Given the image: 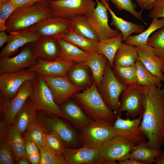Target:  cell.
I'll return each instance as SVG.
<instances>
[{"instance_id":"obj_1","label":"cell","mask_w":164,"mask_h":164,"mask_svg":"<svg viewBox=\"0 0 164 164\" xmlns=\"http://www.w3.org/2000/svg\"><path fill=\"white\" fill-rule=\"evenodd\" d=\"M140 128L150 148L161 150L164 143V92L161 87L147 89L142 95Z\"/></svg>"},{"instance_id":"obj_2","label":"cell","mask_w":164,"mask_h":164,"mask_svg":"<svg viewBox=\"0 0 164 164\" xmlns=\"http://www.w3.org/2000/svg\"><path fill=\"white\" fill-rule=\"evenodd\" d=\"M73 100L91 119L104 120L113 123L118 114L108 107L94 82L82 92L73 97Z\"/></svg>"},{"instance_id":"obj_3","label":"cell","mask_w":164,"mask_h":164,"mask_svg":"<svg viewBox=\"0 0 164 164\" xmlns=\"http://www.w3.org/2000/svg\"><path fill=\"white\" fill-rule=\"evenodd\" d=\"M52 14L47 0L30 7L16 8L6 22L5 31L10 33L28 28Z\"/></svg>"},{"instance_id":"obj_4","label":"cell","mask_w":164,"mask_h":164,"mask_svg":"<svg viewBox=\"0 0 164 164\" xmlns=\"http://www.w3.org/2000/svg\"><path fill=\"white\" fill-rule=\"evenodd\" d=\"M32 81L33 90L29 98L37 110L60 117V107L55 102L52 92L43 78L37 73Z\"/></svg>"},{"instance_id":"obj_5","label":"cell","mask_w":164,"mask_h":164,"mask_svg":"<svg viewBox=\"0 0 164 164\" xmlns=\"http://www.w3.org/2000/svg\"><path fill=\"white\" fill-rule=\"evenodd\" d=\"M42 116L39 123L43 128L57 136L66 148H76L82 146L80 133L59 117L48 115Z\"/></svg>"},{"instance_id":"obj_6","label":"cell","mask_w":164,"mask_h":164,"mask_svg":"<svg viewBox=\"0 0 164 164\" xmlns=\"http://www.w3.org/2000/svg\"><path fill=\"white\" fill-rule=\"evenodd\" d=\"M82 146L97 149L117 135L113 123L104 120H92L81 130Z\"/></svg>"},{"instance_id":"obj_7","label":"cell","mask_w":164,"mask_h":164,"mask_svg":"<svg viewBox=\"0 0 164 164\" xmlns=\"http://www.w3.org/2000/svg\"><path fill=\"white\" fill-rule=\"evenodd\" d=\"M97 87L108 107L117 114L120 106V97L127 87L116 77L108 61L102 81Z\"/></svg>"},{"instance_id":"obj_8","label":"cell","mask_w":164,"mask_h":164,"mask_svg":"<svg viewBox=\"0 0 164 164\" xmlns=\"http://www.w3.org/2000/svg\"><path fill=\"white\" fill-rule=\"evenodd\" d=\"M53 15L70 19L91 12L96 5L94 0H48Z\"/></svg>"},{"instance_id":"obj_9","label":"cell","mask_w":164,"mask_h":164,"mask_svg":"<svg viewBox=\"0 0 164 164\" xmlns=\"http://www.w3.org/2000/svg\"><path fill=\"white\" fill-rule=\"evenodd\" d=\"M135 145L118 135L109 139L97 148L106 164H118L116 162L128 159Z\"/></svg>"},{"instance_id":"obj_10","label":"cell","mask_w":164,"mask_h":164,"mask_svg":"<svg viewBox=\"0 0 164 164\" xmlns=\"http://www.w3.org/2000/svg\"><path fill=\"white\" fill-rule=\"evenodd\" d=\"M96 6L90 13L85 15L88 22L94 29L102 41L114 37L121 33L117 29H112L108 24V10L100 0H95Z\"/></svg>"},{"instance_id":"obj_11","label":"cell","mask_w":164,"mask_h":164,"mask_svg":"<svg viewBox=\"0 0 164 164\" xmlns=\"http://www.w3.org/2000/svg\"><path fill=\"white\" fill-rule=\"evenodd\" d=\"M30 27L33 29L41 36L56 39L62 38L72 30L70 19L53 14Z\"/></svg>"},{"instance_id":"obj_12","label":"cell","mask_w":164,"mask_h":164,"mask_svg":"<svg viewBox=\"0 0 164 164\" xmlns=\"http://www.w3.org/2000/svg\"><path fill=\"white\" fill-rule=\"evenodd\" d=\"M147 89L138 84L127 87L121 94L117 114L125 112L127 117L133 119L140 115L143 110L142 95Z\"/></svg>"},{"instance_id":"obj_13","label":"cell","mask_w":164,"mask_h":164,"mask_svg":"<svg viewBox=\"0 0 164 164\" xmlns=\"http://www.w3.org/2000/svg\"><path fill=\"white\" fill-rule=\"evenodd\" d=\"M37 74L35 72L25 69L0 73V92L9 101L15 97L25 82L32 80Z\"/></svg>"},{"instance_id":"obj_14","label":"cell","mask_w":164,"mask_h":164,"mask_svg":"<svg viewBox=\"0 0 164 164\" xmlns=\"http://www.w3.org/2000/svg\"><path fill=\"white\" fill-rule=\"evenodd\" d=\"M41 75L50 89L55 102L59 106L83 89L74 84L67 75L63 77Z\"/></svg>"},{"instance_id":"obj_15","label":"cell","mask_w":164,"mask_h":164,"mask_svg":"<svg viewBox=\"0 0 164 164\" xmlns=\"http://www.w3.org/2000/svg\"><path fill=\"white\" fill-rule=\"evenodd\" d=\"M142 114L138 118L132 120L129 117H127V119H123L121 118V115L118 114L115 121L113 123L117 135L124 137L135 145L146 141V137L140 127Z\"/></svg>"},{"instance_id":"obj_16","label":"cell","mask_w":164,"mask_h":164,"mask_svg":"<svg viewBox=\"0 0 164 164\" xmlns=\"http://www.w3.org/2000/svg\"><path fill=\"white\" fill-rule=\"evenodd\" d=\"M38 59L32 50L30 43L28 44L17 55L12 57H0V74L28 68L36 62Z\"/></svg>"},{"instance_id":"obj_17","label":"cell","mask_w":164,"mask_h":164,"mask_svg":"<svg viewBox=\"0 0 164 164\" xmlns=\"http://www.w3.org/2000/svg\"><path fill=\"white\" fill-rule=\"evenodd\" d=\"M63 154L67 164H106L96 148L86 146L65 148Z\"/></svg>"},{"instance_id":"obj_18","label":"cell","mask_w":164,"mask_h":164,"mask_svg":"<svg viewBox=\"0 0 164 164\" xmlns=\"http://www.w3.org/2000/svg\"><path fill=\"white\" fill-rule=\"evenodd\" d=\"M40 36L31 27L9 33L7 44L0 52V57L11 56L20 47L33 42Z\"/></svg>"},{"instance_id":"obj_19","label":"cell","mask_w":164,"mask_h":164,"mask_svg":"<svg viewBox=\"0 0 164 164\" xmlns=\"http://www.w3.org/2000/svg\"><path fill=\"white\" fill-rule=\"evenodd\" d=\"M76 63L73 61L59 60H45L38 58L36 62L27 69L41 75L52 77H63L67 75L70 67Z\"/></svg>"},{"instance_id":"obj_20","label":"cell","mask_w":164,"mask_h":164,"mask_svg":"<svg viewBox=\"0 0 164 164\" xmlns=\"http://www.w3.org/2000/svg\"><path fill=\"white\" fill-rule=\"evenodd\" d=\"M33 88L32 80L25 82L16 95L8 102L5 113L4 122L10 127L13 124L15 118L29 98Z\"/></svg>"},{"instance_id":"obj_21","label":"cell","mask_w":164,"mask_h":164,"mask_svg":"<svg viewBox=\"0 0 164 164\" xmlns=\"http://www.w3.org/2000/svg\"><path fill=\"white\" fill-rule=\"evenodd\" d=\"M32 50L38 58L45 60H56L60 47L57 39L48 37L41 36L30 43Z\"/></svg>"},{"instance_id":"obj_22","label":"cell","mask_w":164,"mask_h":164,"mask_svg":"<svg viewBox=\"0 0 164 164\" xmlns=\"http://www.w3.org/2000/svg\"><path fill=\"white\" fill-rule=\"evenodd\" d=\"M60 107V117L66 119L76 128L80 130L93 120L73 99H69L62 104Z\"/></svg>"},{"instance_id":"obj_23","label":"cell","mask_w":164,"mask_h":164,"mask_svg":"<svg viewBox=\"0 0 164 164\" xmlns=\"http://www.w3.org/2000/svg\"><path fill=\"white\" fill-rule=\"evenodd\" d=\"M135 47L138 59L148 70L162 81L164 74L162 68L164 62L155 54L152 48L147 44Z\"/></svg>"},{"instance_id":"obj_24","label":"cell","mask_w":164,"mask_h":164,"mask_svg":"<svg viewBox=\"0 0 164 164\" xmlns=\"http://www.w3.org/2000/svg\"><path fill=\"white\" fill-rule=\"evenodd\" d=\"M37 111L29 98L17 114L13 124L17 128L22 135L38 122Z\"/></svg>"},{"instance_id":"obj_25","label":"cell","mask_w":164,"mask_h":164,"mask_svg":"<svg viewBox=\"0 0 164 164\" xmlns=\"http://www.w3.org/2000/svg\"><path fill=\"white\" fill-rule=\"evenodd\" d=\"M100 0L103 2L109 11L112 18L111 24L120 32L122 36L123 41L125 42L132 33H139L144 30L143 25L126 21L118 16L109 6L108 2L109 0Z\"/></svg>"},{"instance_id":"obj_26","label":"cell","mask_w":164,"mask_h":164,"mask_svg":"<svg viewBox=\"0 0 164 164\" xmlns=\"http://www.w3.org/2000/svg\"><path fill=\"white\" fill-rule=\"evenodd\" d=\"M57 40L60 45V50L56 60L73 61L77 63H83L91 53L61 38Z\"/></svg>"},{"instance_id":"obj_27","label":"cell","mask_w":164,"mask_h":164,"mask_svg":"<svg viewBox=\"0 0 164 164\" xmlns=\"http://www.w3.org/2000/svg\"><path fill=\"white\" fill-rule=\"evenodd\" d=\"M108 61L102 54L92 53L83 63L91 70L94 82L97 87L102 81Z\"/></svg>"},{"instance_id":"obj_28","label":"cell","mask_w":164,"mask_h":164,"mask_svg":"<svg viewBox=\"0 0 164 164\" xmlns=\"http://www.w3.org/2000/svg\"><path fill=\"white\" fill-rule=\"evenodd\" d=\"M161 151L150 148L146 140L135 145L128 159L135 160L144 164H152Z\"/></svg>"},{"instance_id":"obj_29","label":"cell","mask_w":164,"mask_h":164,"mask_svg":"<svg viewBox=\"0 0 164 164\" xmlns=\"http://www.w3.org/2000/svg\"><path fill=\"white\" fill-rule=\"evenodd\" d=\"M163 27L164 19L153 18L149 26L145 30L138 35H131L125 40V43L135 46L147 44L148 39L151 34Z\"/></svg>"},{"instance_id":"obj_30","label":"cell","mask_w":164,"mask_h":164,"mask_svg":"<svg viewBox=\"0 0 164 164\" xmlns=\"http://www.w3.org/2000/svg\"><path fill=\"white\" fill-rule=\"evenodd\" d=\"M138 58L136 47L123 43L115 55L114 65L125 67L134 65Z\"/></svg>"},{"instance_id":"obj_31","label":"cell","mask_w":164,"mask_h":164,"mask_svg":"<svg viewBox=\"0 0 164 164\" xmlns=\"http://www.w3.org/2000/svg\"><path fill=\"white\" fill-rule=\"evenodd\" d=\"M121 33L112 38L98 42L97 52L104 55L107 58L111 67L113 65V60L118 49L123 43Z\"/></svg>"},{"instance_id":"obj_32","label":"cell","mask_w":164,"mask_h":164,"mask_svg":"<svg viewBox=\"0 0 164 164\" xmlns=\"http://www.w3.org/2000/svg\"><path fill=\"white\" fill-rule=\"evenodd\" d=\"M135 66L138 85L147 89L161 87V80L148 70L138 58Z\"/></svg>"},{"instance_id":"obj_33","label":"cell","mask_w":164,"mask_h":164,"mask_svg":"<svg viewBox=\"0 0 164 164\" xmlns=\"http://www.w3.org/2000/svg\"><path fill=\"white\" fill-rule=\"evenodd\" d=\"M87 67L83 63H76L70 67L67 74L74 84L83 89L90 83Z\"/></svg>"},{"instance_id":"obj_34","label":"cell","mask_w":164,"mask_h":164,"mask_svg":"<svg viewBox=\"0 0 164 164\" xmlns=\"http://www.w3.org/2000/svg\"><path fill=\"white\" fill-rule=\"evenodd\" d=\"M7 141L10 144L17 162L26 154L24 140L19 130L15 125L10 127L7 134Z\"/></svg>"},{"instance_id":"obj_35","label":"cell","mask_w":164,"mask_h":164,"mask_svg":"<svg viewBox=\"0 0 164 164\" xmlns=\"http://www.w3.org/2000/svg\"><path fill=\"white\" fill-rule=\"evenodd\" d=\"M70 19L72 30L92 41H99L97 33L87 20L85 15L77 16Z\"/></svg>"},{"instance_id":"obj_36","label":"cell","mask_w":164,"mask_h":164,"mask_svg":"<svg viewBox=\"0 0 164 164\" xmlns=\"http://www.w3.org/2000/svg\"><path fill=\"white\" fill-rule=\"evenodd\" d=\"M61 39L70 42L80 49L91 53L97 52L98 42H95L70 31Z\"/></svg>"},{"instance_id":"obj_37","label":"cell","mask_w":164,"mask_h":164,"mask_svg":"<svg viewBox=\"0 0 164 164\" xmlns=\"http://www.w3.org/2000/svg\"><path fill=\"white\" fill-rule=\"evenodd\" d=\"M112 69L119 80L127 87L137 84L135 64L125 67L114 65Z\"/></svg>"},{"instance_id":"obj_38","label":"cell","mask_w":164,"mask_h":164,"mask_svg":"<svg viewBox=\"0 0 164 164\" xmlns=\"http://www.w3.org/2000/svg\"><path fill=\"white\" fill-rule=\"evenodd\" d=\"M147 44L155 54L164 62V27L157 30L148 39Z\"/></svg>"},{"instance_id":"obj_39","label":"cell","mask_w":164,"mask_h":164,"mask_svg":"<svg viewBox=\"0 0 164 164\" xmlns=\"http://www.w3.org/2000/svg\"><path fill=\"white\" fill-rule=\"evenodd\" d=\"M34 142L39 149L46 144L45 132L38 122L34 124L24 134L23 137Z\"/></svg>"},{"instance_id":"obj_40","label":"cell","mask_w":164,"mask_h":164,"mask_svg":"<svg viewBox=\"0 0 164 164\" xmlns=\"http://www.w3.org/2000/svg\"><path fill=\"white\" fill-rule=\"evenodd\" d=\"M133 0H111L115 7L118 10H126L137 19L141 20L145 24L147 23L143 21L142 19V13L143 9L139 12L137 11L135 9L137 4L132 1Z\"/></svg>"},{"instance_id":"obj_41","label":"cell","mask_w":164,"mask_h":164,"mask_svg":"<svg viewBox=\"0 0 164 164\" xmlns=\"http://www.w3.org/2000/svg\"><path fill=\"white\" fill-rule=\"evenodd\" d=\"M46 145L57 154H63L66 148L61 140L56 135L45 132Z\"/></svg>"},{"instance_id":"obj_42","label":"cell","mask_w":164,"mask_h":164,"mask_svg":"<svg viewBox=\"0 0 164 164\" xmlns=\"http://www.w3.org/2000/svg\"><path fill=\"white\" fill-rule=\"evenodd\" d=\"M16 8L11 1L0 5V31H6V22L13 11Z\"/></svg>"},{"instance_id":"obj_43","label":"cell","mask_w":164,"mask_h":164,"mask_svg":"<svg viewBox=\"0 0 164 164\" xmlns=\"http://www.w3.org/2000/svg\"><path fill=\"white\" fill-rule=\"evenodd\" d=\"M11 146L7 140L0 144V164H13L14 160Z\"/></svg>"},{"instance_id":"obj_44","label":"cell","mask_w":164,"mask_h":164,"mask_svg":"<svg viewBox=\"0 0 164 164\" xmlns=\"http://www.w3.org/2000/svg\"><path fill=\"white\" fill-rule=\"evenodd\" d=\"M40 155V164H53L56 154L46 145L39 149Z\"/></svg>"},{"instance_id":"obj_45","label":"cell","mask_w":164,"mask_h":164,"mask_svg":"<svg viewBox=\"0 0 164 164\" xmlns=\"http://www.w3.org/2000/svg\"><path fill=\"white\" fill-rule=\"evenodd\" d=\"M150 12L148 16L153 18L164 19V0H157L153 4Z\"/></svg>"},{"instance_id":"obj_46","label":"cell","mask_w":164,"mask_h":164,"mask_svg":"<svg viewBox=\"0 0 164 164\" xmlns=\"http://www.w3.org/2000/svg\"><path fill=\"white\" fill-rule=\"evenodd\" d=\"M23 139L25 152L27 155L40 152L39 149L36 143L29 140Z\"/></svg>"},{"instance_id":"obj_47","label":"cell","mask_w":164,"mask_h":164,"mask_svg":"<svg viewBox=\"0 0 164 164\" xmlns=\"http://www.w3.org/2000/svg\"><path fill=\"white\" fill-rule=\"evenodd\" d=\"M46 0H11L16 8H23L32 6L35 4Z\"/></svg>"},{"instance_id":"obj_48","label":"cell","mask_w":164,"mask_h":164,"mask_svg":"<svg viewBox=\"0 0 164 164\" xmlns=\"http://www.w3.org/2000/svg\"><path fill=\"white\" fill-rule=\"evenodd\" d=\"M157 0H135L139 7L146 10L151 9L153 3Z\"/></svg>"},{"instance_id":"obj_49","label":"cell","mask_w":164,"mask_h":164,"mask_svg":"<svg viewBox=\"0 0 164 164\" xmlns=\"http://www.w3.org/2000/svg\"><path fill=\"white\" fill-rule=\"evenodd\" d=\"M31 164H39L40 162V152L36 154L27 155Z\"/></svg>"},{"instance_id":"obj_50","label":"cell","mask_w":164,"mask_h":164,"mask_svg":"<svg viewBox=\"0 0 164 164\" xmlns=\"http://www.w3.org/2000/svg\"><path fill=\"white\" fill-rule=\"evenodd\" d=\"M9 39V35L7 34L5 31L0 32V47H2L6 43H7Z\"/></svg>"},{"instance_id":"obj_51","label":"cell","mask_w":164,"mask_h":164,"mask_svg":"<svg viewBox=\"0 0 164 164\" xmlns=\"http://www.w3.org/2000/svg\"><path fill=\"white\" fill-rule=\"evenodd\" d=\"M155 164H164V149L161 150L156 157L154 162Z\"/></svg>"},{"instance_id":"obj_52","label":"cell","mask_w":164,"mask_h":164,"mask_svg":"<svg viewBox=\"0 0 164 164\" xmlns=\"http://www.w3.org/2000/svg\"><path fill=\"white\" fill-rule=\"evenodd\" d=\"M118 163L119 164H144L142 162L130 159L118 161Z\"/></svg>"},{"instance_id":"obj_53","label":"cell","mask_w":164,"mask_h":164,"mask_svg":"<svg viewBox=\"0 0 164 164\" xmlns=\"http://www.w3.org/2000/svg\"><path fill=\"white\" fill-rule=\"evenodd\" d=\"M18 164H31L26 154L16 162Z\"/></svg>"},{"instance_id":"obj_54","label":"cell","mask_w":164,"mask_h":164,"mask_svg":"<svg viewBox=\"0 0 164 164\" xmlns=\"http://www.w3.org/2000/svg\"><path fill=\"white\" fill-rule=\"evenodd\" d=\"M11 0H0V5H1L5 2H9Z\"/></svg>"},{"instance_id":"obj_55","label":"cell","mask_w":164,"mask_h":164,"mask_svg":"<svg viewBox=\"0 0 164 164\" xmlns=\"http://www.w3.org/2000/svg\"><path fill=\"white\" fill-rule=\"evenodd\" d=\"M162 71L163 73H164V63L163 65L162 68Z\"/></svg>"},{"instance_id":"obj_56","label":"cell","mask_w":164,"mask_h":164,"mask_svg":"<svg viewBox=\"0 0 164 164\" xmlns=\"http://www.w3.org/2000/svg\"><path fill=\"white\" fill-rule=\"evenodd\" d=\"M163 81H164V74L163 79Z\"/></svg>"},{"instance_id":"obj_57","label":"cell","mask_w":164,"mask_h":164,"mask_svg":"<svg viewBox=\"0 0 164 164\" xmlns=\"http://www.w3.org/2000/svg\"></svg>"}]
</instances>
